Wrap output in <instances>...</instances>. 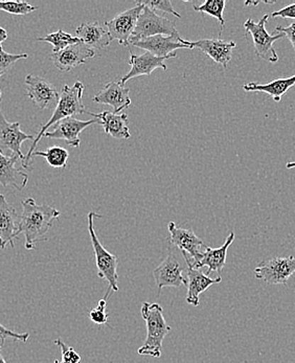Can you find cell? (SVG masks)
Returning a JSON list of instances; mask_svg holds the SVG:
<instances>
[{"label":"cell","instance_id":"6da1fadb","mask_svg":"<svg viewBox=\"0 0 295 363\" xmlns=\"http://www.w3.org/2000/svg\"><path fill=\"white\" fill-rule=\"evenodd\" d=\"M22 214L19 223L18 235L26 238V250H34L38 242L46 241V235L52 228L55 220H58L61 213L52 206H39L33 198L21 202Z\"/></svg>","mask_w":295,"mask_h":363},{"label":"cell","instance_id":"7a4b0ae2","mask_svg":"<svg viewBox=\"0 0 295 363\" xmlns=\"http://www.w3.org/2000/svg\"><path fill=\"white\" fill-rule=\"evenodd\" d=\"M84 92V85L81 82H76L70 87L68 85H64L62 90H61V96L59 98L58 103H57L56 109L54 113L50 116V121L46 124L43 125L40 131L37 134L30 146V151L26 155L23 162H22V167L24 169H30V164H32V154L34 153L39 140L43 138L44 134L48 132V129L52 127V125H56L57 123L67 118H74L79 114H83L85 112V106L83 104L82 96Z\"/></svg>","mask_w":295,"mask_h":363},{"label":"cell","instance_id":"3957f363","mask_svg":"<svg viewBox=\"0 0 295 363\" xmlns=\"http://www.w3.org/2000/svg\"><path fill=\"white\" fill-rule=\"evenodd\" d=\"M143 320L146 321L147 336L144 345L138 350L142 356L160 358L162 356V342L171 332V327L164 316V309L160 303L145 301L142 309Z\"/></svg>","mask_w":295,"mask_h":363},{"label":"cell","instance_id":"277c9868","mask_svg":"<svg viewBox=\"0 0 295 363\" xmlns=\"http://www.w3.org/2000/svg\"><path fill=\"white\" fill-rule=\"evenodd\" d=\"M102 218V215L96 214L94 212H90L88 214V233H89L90 240H91L92 248H94V257H96V265L98 268V277L100 279H105L109 284V289L105 298H108L110 291L118 292V257L110 254L99 240L98 235L94 230V218Z\"/></svg>","mask_w":295,"mask_h":363},{"label":"cell","instance_id":"5b68a950","mask_svg":"<svg viewBox=\"0 0 295 363\" xmlns=\"http://www.w3.org/2000/svg\"><path fill=\"white\" fill-rule=\"evenodd\" d=\"M269 15H264L261 21L255 22L252 19H247L244 23L246 34H250L252 37L253 45H255V55L260 59L267 61L269 63H277L279 61V56L275 52L274 43L275 41L283 39L284 35L277 33L274 36L269 35L266 30Z\"/></svg>","mask_w":295,"mask_h":363},{"label":"cell","instance_id":"8992f818","mask_svg":"<svg viewBox=\"0 0 295 363\" xmlns=\"http://www.w3.org/2000/svg\"><path fill=\"white\" fill-rule=\"evenodd\" d=\"M156 35H165V36H180L179 32L175 26V22L169 21L168 18L156 15L155 12L150 10L149 8L144 6L142 14L138 18L136 24L135 30L130 39V45L143 40V39L149 38V37L156 36Z\"/></svg>","mask_w":295,"mask_h":363},{"label":"cell","instance_id":"52a82bcc","mask_svg":"<svg viewBox=\"0 0 295 363\" xmlns=\"http://www.w3.org/2000/svg\"><path fill=\"white\" fill-rule=\"evenodd\" d=\"M294 274L295 257L292 256L264 259L255 269V278L269 285H287Z\"/></svg>","mask_w":295,"mask_h":363},{"label":"cell","instance_id":"ba28073f","mask_svg":"<svg viewBox=\"0 0 295 363\" xmlns=\"http://www.w3.org/2000/svg\"><path fill=\"white\" fill-rule=\"evenodd\" d=\"M143 9V4H138L134 8L116 15L111 21L105 22L104 26L107 28L111 41L118 40L123 46L130 45V39L135 30Z\"/></svg>","mask_w":295,"mask_h":363},{"label":"cell","instance_id":"9c48e42d","mask_svg":"<svg viewBox=\"0 0 295 363\" xmlns=\"http://www.w3.org/2000/svg\"><path fill=\"white\" fill-rule=\"evenodd\" d=\"M153 276L160 294L162 288H179L188 285V279L184 276V268L178 257L172 252H169L168 257L154 269Z\"/></svg>","mask_w":295,"mask_h":363},{"label":"cell","instance_id":"30bf717a","mask_svg":"<svg viewBox=\"0 0 295 363\" xmlns=\"http://www.w3.org/2000/svg\"><path fill=\"white\" fill-rule=\"evenodd\" d=\"M33 135L21 131L19 123H9L0 109V152H8L9 155H17L23 162L26 156L22 154L21 145L26 140H33Z\"/></svg>","mask_w":295,"mask_h":363},{"label":"cell","instance_id":"8fae6325","mask_svg":"<svg viewBox=\"0 0 295 363\" xmlns=\"http://www.w3.org/2000/svg\"><path fill=\"white\" fill-rule=\"evenodd\" d=\"M168 228L169 235H171V243L174 246H176L180 252H186L188 256H190L193 259L191 263L196 264L201 261L202 257H204L201 247H206V245L193 232V230L177 228L175 222H169Z\"/></svg>","mask_w":295,"mask_h":363},{"label":"cell","instance_id":"7c38bea8","mask_svg":"<svg viewBox=\"0 0 295 363\" xmlns=\"http://www.w3.org/2000/svg\"><path fill=\"white\" fill-rule=\"evenodd\" d=\"M101 124L100 121L94 118L90 121L77 120L76 118H67L57 123L56 127L52 131H48L44 134V138H55V140H63L69 146L74 148L80 147V134L83 130L91 125Z\"/></svg>","mask_w":295,"mask_h":363},{"label":"cell","instance_id":"4fadbf2b","mask_svg":"<svg viewBox=\"0 0 295 363\" xmlns=\"http://www.w3.org/2000/svg\"><path fill=\"white\" fill-rule=\"evenodd\" d=\"M132 45L147 50L160 58L171 56L173 52H176V50H179V48H191V50L193 48L191 41L184 40L180 36H165V35L149 37V38L143 39Z\"/></svg>","mask_w":295,"mask_h":363},{"label":"cell","instance_id":"5bb4252c","mask_svg":"<svg viewBox=\"0 0 295 363\" xmlns=\"http://www.w3.org/2000/svg\"><path fill=\"white\" fill-rule=\"evenodd\" d=\"M96 52L83 41L72 44L59 52H52V60L61 72H69L78 66L84 65L88 59L94 58Z\"/></svg>","mask_w":295,"mask_h":363},{"label":"cell","instance_id":"9a60e30c","mask_svg":"<svg viewBox=\"0 0 295 363\" xmlns=\"http://www.w3.org/2000/svg\"><path fill=\"white\" fill-rule=\"evenodd\" d=\"M173 58H177L176 52H173L171 56L160 58V57L154 56L149 52L140 55V56H136V55L130 52L129 65L131 66V69L127 74L123 76V78L121 79V83L124 85L127 81L136 78V77L150 76L157 68L167 70L168 67L165 65V60H169V59Z\"/></svg>","mask_w":295,"mask_h":363},{"label":"cell","instance_id":"2e32d148","mask_svg":"<svg viewBox=\"0 0 295 363\" xmlns=\"http://www.w3.org/2000/svg\"><path fill=\"white\" fill-rule=\"evenodd\" d=\"M182 257L188 266V294H187V303L197 307L200 303V294H204L211 286L220 284L222 281L221 277L217 279H211L210 276L204 274L200 269L194 268L193 264L189 259L186 252H182Z\"/></svg>","mask_w":295,"mask_h":363},{"label":"cell","instance_id":"e0dca14e","mask_svg":"<svg viewBox=\"0 0 295 363\" xmlns=\"http://www.w3.org/2000/svg\"><path fill=\"white\" fill-rule=\"evenodd\" d=\"M19 223L21 217L0 194V250H6L8 245L14 247L15 238L18 237Z\"/></svg>","mask_w":295,"mask_h":363},{"label":"cell","instance_id":"ac0fdd59","mask_svg":"<svg viewBox=\"0 0 295 363\" xmlns=\"http://www.w3.org/2000/svg\"><path fill=\"white\" fill-rule=\"evenodd\" d=\"M26 85L28 98L40 109H46L54 103H58L60 98L59 92L55 86L45 79L34 74H28L26 77Z\"/></svg>","mask_w":295,"mask_h":363},{"label":"cell","instance_id":"d6986e66","mask_svg":"<svg viewBox=\"0 0 295 363\" xmlns=\"http://www.w3.org/2000/svg\"><path fill=\"white\" fill-rule=\"evenodd\" d=\"M19 160L17 155H6L0 152V184L4 188L13 186L22 191L28 184V174L17 168Z\"/></svg>","mask_w":295,"mask_h":363},{"label":"cell","instance_id":"ffe728a7","mask_svg":"<svg viewBox=\"0 0 295 363\" xmlns=\"http://www.w3.org/2000/svg\"><path fill=\"white\" fill-rule=\"evenodd\" d=\"M129 92V88L122 83L112 81L94 96V101L98 104L109 105L113 108V113L118 114L131 105Z\"/></svg>","mask_w":295,"mask_h":363},{"label":"cell","instance_id":"44dd1931","mask_svg":"<svg viewBox=\"0 0 295 363\" xmlns=\"http://www.w3.org/2000/svg\"><path fill=\"white\" fill-rule=\"evenodd\" d=\"M191 45L193 48H199L213 62L228 68V63L232 60L233 48L237 44L233 41L226 43L221 39H200L198 41H191Z\"/></svg>","mask_w":295,"mask_h":363},{"label":"cell","instance_id":"7402d4cb","mask_svg":"<svg viewBox=\"0 0 295 363\" xmlns=\"http://www.w3.org/2000/svg\"><path fill=\"white\" fill-rule=\"evenodd\" d=\"M235 241V233L232 232L228 237L226 238V242L221 247L211 248L210 246L204 247V257L201 261L198 263L193 264L194 268L200 269V268L208 267V276L211 272H218L219 277H221V272L226 265V257H228V250L230 245Z\"/></svg>","mask_w":295,"mask_h":363},{"label":"cell","instance_id":"603a6c76","mask_svg":"<svg viewBox=\"0 0 295 363\" xmlns=\"http://www.w3.org/2000/svg\"><path fill=\"white\" fill-rule=\"evenodd\" d=\"M77 37L92 50H104L111 43L107 28L99 22L82 23L76 30Z\"/></svg>","mask_w":295,"mask_h":363},{"label":"cell","instance_id":"cb8c5ba5","mask_svg":"<svg viewBox=\"0 0 295 363\" xmlns=\"http://www.w3.org/2000/svg\"><path fill=\"white\" fill-rule=\"evenodd\" d=\"M88 114L100 121L105 133L108 135L114 138H123V140H127L131 136L128 127L127 114H116L110 111H103L102 113L99 114L88 112Z\"/></svg>","mask_w":295,"mask_h":363},{"label":"cell","instance_id":"d4e9b609","mask_svg":"<svg viewBox=\"0 0 295 363\" xmlns=\"http://www.w3.org/2000/svg\"><path fill=\"white\" fill-rule=\"evenodd\" d=\"M295 85V74L289 78L277 79L272 82L266 84L260 83H247L243 85V89L247 92H264L269 94L275 102H281L282 96H285L286 92Z\"/></svg>","mask_w":295,"mask_h":363},{"label":"cell","instance_id":"484cf974","mask_svg":"<svg viewBox=\"0 0 295 363\" xmlns=\"http://www.w3.org/2000/svg\"><path fill=\"white\" fill-rule=\"evenodd\" d=\"M36 156L44 157V160L52 168L64 169L67 166L69 154H68L67 150L62 147L54 146L46 149L45 151H35L32 154V160Z\"/></svg>","mask_w":295,"mask_h":363},{"label":"cell","instance_id":"4316f807","mask_svg":"<svg viewBox=\"0 0 295 363\" xmlns=\"http://www.w3.org/2000/svg\"><path fill=\"white\" fill-rule=\"evenodd\" d=\"M39 41L43 43H48L52 45V52H59L61 50H65L68 46L80 43V39L78 37L72 36L68 33L64 32L62 30H59L58 32L52 33L43 38H38Z\"/></svg>","mask_w":295,"mask_h":363},{"label":"cell","instance_id":"83f0119b","mask_svg":"<svg viewBox=\"0 0 295 363\" xmlns=\"http://www.w3.org/2000/svg\"><path fill=\"white\" fill-rule=\"evenodd\" d=\"M226 4V0H208V1H204L201 6H194V10L196 12L211 15V17H215L220 22L221 30H220L219 36H221L222 28H223L224 24H226L223 17Z\"/></svg>","mask_w":295,"mask_h":363},{"label":"cell","instance_id":"f1b7e54d","mask_svg":"<svg viewBox=\"0 0 295 363\" xmlns=\"http://www.w3.org/2000/svg\"><path fill=\"white\" fill-rule=\"evenodd\" d=\"M36 10V6L26 1H0V11H4L9 14L23 16Z\"/></svg>","mask_w":295,"mask_h":363},{"label":"cell","instance_id":"f546056e","mask_svg":"<svg viewBox=\"0 0 295 363\" xmlns=\"http://www.w3.org/2000/svg\"><path fill=\"white\" fill-rule=\"evenodd\" d=\"M138 4H143V6H147L151 11H160V12L169 13V14H173L174 16L177 18H182V15L179 13L176 12L174 10L173 4L169 0H157V1H150V0H140V1L136 2Z\"/></svg>","mask_w":295,"mask_h":363},{"label":"cell","instance_id":"4dcf8cb0","mask_svg":"<svg viewBox=\"0 0 295 363\" xmlns=\"http://www.w3.org/2000/svg\"><path fill=\"white\" fill-rule=\"evenodd\" d=\"M55 345L60 347L62 358L61 360H56L54 363H81V356L77 353L74 347L66 345L60 338L55 340Z\"/></svg>","mask_w":295,"mask_h":363},{"label":"cell","instance_id":"1f68e13d","mask_svg":"<svg viewBox=\"0 0 295 363\" xmlns=\"http://www.w3.org/2000/svg\"><path fill=\"white\" fill-rule=\"evenodd\" d=\"M28 57V54H9V52H4L2 46H0V77L4 76L17 61L21 59H26Z\"/></svg>","mask_w":295,"mask_h":363},{"label":"cell","instance_id":"d6a6232c","mask_svg":"<svg viewBox=\"0 0 295 363\" xmlns=\"http://www.w3.org/2000/svg\"><path fill=\"white\" fill-rule=\"evenodd\" d=\"M106 308H107V298H104L99 301L96 307L90 310L89 313H88L90 320L96 325H106L108 323V318H109V313H108Z\"/></svg>","mask_w":295,"mask_h":363},{"label":"cell","instance_id":"836d02e7","mask_svg":"<svg viewBox=\"0 0 295 363\" xmlns=\"http://www.w3.org/2000/svg\"><path fill=\"white\" fill-rule=\"evenodd\" d=\"M6 338H12L14 340H19V342H26L28 338H30V334L28 333H16V332L12 331V330L6 329L4 325L0 323V340H1L2 345L6 342Z\"/></svg>","mask_w":295,"mask_h":363},{"label":"cell","instance_id":"e575fe53","mask_svg":"<svg viewBox=\"0 0 295 363\" xmlns=\"http://www.w3.org/2000/svg\"><path fill=\"white\" fill-rule=\"evenodd\" d=\"M272 16L274 18L295 19V4H289L281 10L275 11Z\"/></svg>","mask_w":295,"mask_h":363},{"label":"cell","instance_id":"d590c367","mask_svg":"<svg viewBox=\"0 0 295 363\" xmlns=\"http://www.w3.org/2000/svg\"><path fill=\"white\" fill-rule=\"evenodd\" d=\"M275 32L279 33V34H283L284 36L287 37L289 39L290 43H291L292 46H294V50H295V21L292 22L289 26H279L275 28Z\"/></svg>","mask_w":295,"mask_h":363},{"label":"cell","instance_id":"8d00e7d4","mask_svg":"<svg viewBox=\"0 0 295 363\" xmlns=\"http://www.w3.org/2000/svg\"><path fill=\"white\" fill-rule=\"evenodd\" d=\"M6 39H8V33H6V30H4V28H2L1 26H0V46H2V43H4Z\"/></svg>","mask_w":295,"mask_h":363},{"label":"cell","instance_id":"74e56055","mask_svg":"<svg viewBox=\"0 0 295 363\" xmlns=\"http://www.w3.org/2000/svg\"><path fill=\"white\" fill-rule=\"evenodd\" d=\"M286 168H287L288 170L295 168V162H288V164H286Z\"/></svg>","mask_w":295,"mask_h":363},{"label":"cell","instance_id":"f35d334b","mask_svg":"<svg viewBox=\"0 0 295 363\" xmlns=\"http://www.w3.org/2000/svg\"><path fill=\"white\" fill-rule=\"evenodd\" d=\"M2 345H4L0 343V350H1ZM0 363H6V360H4V356H2L1 354H0Z\"/></svg>","mask_w":295,"mask_h":363},{"label":"cell","instance_id":"ab89813d","mask_svg":"<svg viewBox=\"0 0 295 363\" xmlns=\"http://www.w3.org/2000/svg\"><path fill=\"white\" fill-rule=\"evenodd\" d=\"M1 96H2V91H1V89H0V100H1Z\"/></svg>","mask_w":295,"mask_h":363}]
</instances>
